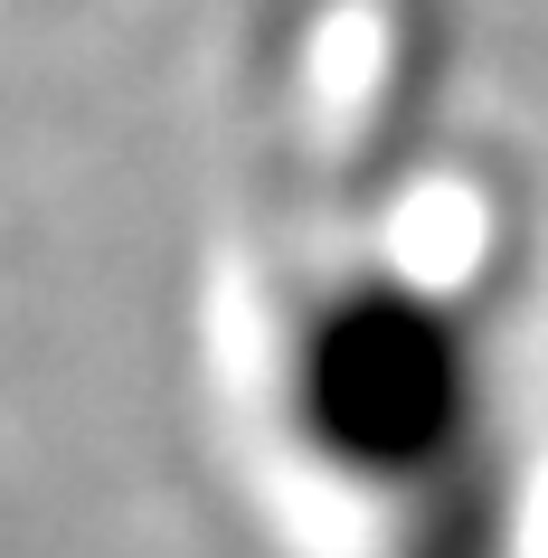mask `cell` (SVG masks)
<instances>
[{"instance_id": "obj_1", "label": "cell", "mask_w": 548, "mask_h": 558, "mask_svg": "<svg viewBox=\"0 0 548 558\" xmlns=\"http://www.w3.org/2000/svg\"><path fill=\"white\" fill-rule=\"evenodd\" d=\"M293 416L350 483H378L398 501L491 445L483 341L454 303L388 284V275H360L303 323Z\"/></svg>"}]
</instances>
